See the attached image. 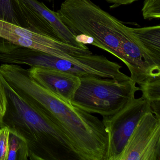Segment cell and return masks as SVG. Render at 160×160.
<instances>
[{
    "label": "cell",
    "instance_id": "1",
    "mask_svg": "<svg viewBox=\"0 0 160 160\" xmlns=\"http://www.w3.org/2000/svg\"><path fill=\"white\" fill-rule=\"evenodd\" d=\"M59 18L80 42L112 54L124 63L129 53L143 47L125 26L91 0H64L57 12Z\"/></svg>",
    "mask_w": 160,
    "mask_h": 160
},
{
    "label": "cell",
    "instance_id": "2",
    "mask_svg": "<svg viewBox=\"0 0 160 160\" xmlns=\"http://www.w3.org/2000/svg\"><path fill=\"white\" fill-rule=\"evenodd\" d=\"M7 97L6 112L0 127L26 141L31 160H78L62 133L49 119L32 107L0 73Z\"/></svg>",
    "mask_w": 160,
    "mask_h": 160
},
{
    "label": "cell",
    "instance_id": "3",
    "mask_svg": "<svg viewBox=\"0 0 160 160\" xmlns=\"http://www.w3.org/2000/svg\"><path fill=\"white\" fill-rule=\"evenodd\" d=\"M136 85L131 79L119 81L110 78H80L71 103L90 114L113 115L135 98L139 91Z\"/></svg>",
    "mask_w": 160,
    "mask_h": 160
},
{
    "label": "cell",
    "instance_id": "4",
    "mask_svg": "<svg viewBox=\"0 0 160 160\" xmlns=\"http://www.w3.org/2000/svg\"><path fill=\"white\" fill-rule=\"evenodd\" d=\"M148 111H151L150 103L142 96L134 98L115 114L103 116L108 136L106 160H118L138 121Z\"/></svg>",
    "mask_w": 160,
    "mask_h": 160
},
{
    "label": "cell",
    "instance_id": "5",
    "mask_svg": "<svg viewBox=\"0 0 160 160\" xmlns=\"http://www.w3.org/2000/svg\"><path fill=\"white\" fill-rule=\"evenodd\" d=\"M0 37L16 45L29 48L60 58L75 60L92 54L89 48H79L0 19Z\"/></svg>",
    "mask_w": 160,
    "mask_h": 160
},
{
    "label": "cell",
    "instance_id": "6",
    "mask_svg": "<svg viewBox=\"0 0 160 160\" xmlns=\"http://www.w3.org/2000/svg\"><path fill=\"white\" fill-rule=\"evenodd\" d=\"M118 160H160V119L151 111L140 118Z\"/></svg>",
    "mask_w": 160,
    "mask_h": 160
},
{
    "label": "cell",
    "instance_id": "7",
    "mask_svg": "<svg viewBox=\"0 0 160 160\" xmlns=\"http://www.w3.org/2000/svg\"><path fill=\"white\" fill-rule=\"evenodd\" d=\"M28 70L36 82L68 102L80 85L79 78L59 70L34 67Z\"/></svg>",
    "mask_w": 160,
    "mask_h": 160
},
{
    "label": "cell",
    "instance_id": "8",
    "mask_svg": "<svg viewBox=\"0 0 160 160\" xmlns=\"http://www.w3.org/2000/svg\"><path fill=\"white\" fill-rule=\"evenodd\" d=\"M132 31L144 49L160 63V25L132 28Z\"/></svg>",
    "mask_w": 160,
    "mask_h": 160
},
{
    "label": "cell",
    "instance_id": "9",
    "mask_svg": "<svg viewBox=\"0 0 160 160\" xmlns=\"http://www.w3.org/2000/svg\"><path fill=\"white\" fill-rule=\"evenodd\" d=\"M138 85L142 96L150 103L151 112L160 119V76L148 77Z\"/></svg>",
    "mask_w": 160,
    "mask_h": 160
},
{
    "label": "cell",
    "instance_id": "10",
    "mask_svg": "<svg viewBox=\"0 0 160 160\" xmlns=\"http://www.w3.org/2000/svg\"><path fill=\"white\" fill-rule=\"evenodd\" d=\"M28 159V150L26 141L15 134L10 133L8 160Z\"/></svg>",
    "mask_w": 160,
    "mask_h": 160
},
{
    "label": "cell",
    "instance_id": "11",
    "mask_svg": "<svg viewBox=\"0 0 160 160\" xmlns=\"http://www.w3.org/2000/svg\"><path fill=\"white\" fill-rule=\"evenodd\" d=\"M0 19L21 28H28L18 14L11 0H0Z\"/></svg>",
    "mask_w": 160,
    "mask_h": 160
},
{
    "label": "cell",
    "instance_id": "12",
    "mask_svg": "<svg viewBox=\"0 0 160 160\" xmlns=\"http://www.w3.org/2000/svg\"><path fill=\"white\" fill-rule=\"evenodd\" d=\"M142 15L145 19L160 18V0H144Z\"/></svg>",
    "mask_w": 160,
    "mask_h": 160
},
{
    "label": "cell",
    "instance_id": "13",
    "mask_svg": "<svg viewBox=\"0 0 160 160\" xmlns=\"http://www.w3.org/2000/svg\"><path fill=\"white\" fill-rule=\"evenodd\" d=\"M10 133L6 126L0 127V160H8Z\"/></svg>",
    "mask_w": 160,
    "mask_h": 160
},
{
    "label": "cell",
    "instance_id": "14",
    "mask_svg": "<svg viewBox=\"0 0 160 160\" xmlns=\"http://www.w3.org/2000/svg\"><path fill=\"white\" fill-rule=\"evenodd\" d=\"M7 100L3 85L0 81V122L6 112Z\"/></svg>",
    "mask_w": 160,
    "mask_h": 160
},
{
    "label": "cell",
    "instance_id": "15",
    "mask_svg": "<svg viewBox=\"0 0 160 160\" xmlns=\"http://www.w3.org/2000/svg\"><path fill=\"white\" fill-rule=\"evenodd\" d=\"M108 3H111L112 5L110 6V8L113 9L119 7L122 5H128L132 4L138 0H106Z\"/></svg>",
    "mask_w": 160,
    "mask_h": 160
},
{
    "label": "cell",
    "instance_id": "16",
    "mask_svg": "<svg viewBox=\"0 0 160 160\" xmlns=\"http://www.w3.org/2000/svg\"><path fill=\"white\" fill-rule=\"evenodd\" d=\"M46 1L48 2H52V1H53V0H46Z\"/></svg>",
    "mask_w": 160,
    "mask_h": 160
}]
</instances>
